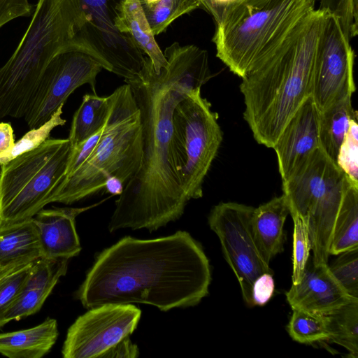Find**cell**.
<instances>
[{
  "label": "cell",
  "instance_id": "6da1fadb",
  "mask_svg": "<svg viewBox=\"0 0 358 358\" xmlns=\"http://www.w3.org/2000/svg\"><path fill=\"white\" fill-rule=\"evenodd\" d=\"M167 65L159 73L148 57L139 75L124 80L141 111L143 153L141 165L115 201L108 230L156 231L179 219L189 201L177 174L172 143L175 106L199 85L196 64L185 51L165 49Z\"/></svg>",
  "mask_w": 358,
  "mask_h": 358
},
{
  "label": "cell",
  "instance_id": "7a4b0ae2",
  "mask_svg": "<svg viewBox=\"0 0 358 358\" xmlns=\"http://www.w3.org/2000/svg\"><path fill=\"white\" fill-rule=\"evenodd\" d=\"M209 260L188 232L121 238L95 258L76 296L86 308L144 303L160 310L197 305L208 294Z\"/></svg>",
  "mask_w": 358,
  "mask_h": 358
},
{
  "label": "cell",
  "instance_id": "3957f363",
  "mask_svg": "<svg viewBox=\"0 0 358 358\" xmlns=\"http://www.w3.org/2000/svg\"><path fill=\"white\" fill-rule=\"evenodd\" d=\"M329 13L320 8L310 11L241 78L243 117L259 144L272 148L288 120L310 96Z\"/></svg>",
  "mask_w": 358,
  "mask_h": 358
},
{
  "label": "cell",
  "instance_id": "277c9868",
  "mask_svg": "<svg viewBox=\"0 0 358 358\" xmlns=\"http://www.w3.org/2000/svg\"><path fill=\"white\" fill-rule=\"evenodd\" d=\"M110 109L102 133L84 163L66 177L50 203L72 204L104 189L114 176L124 185L138 169L143 153L141 111L131 87L126 83L108 96Z\"/></svg>",
  "mask_w": 358,
  "mask_h": 358
},
{
  "label": "cell",
  "instance_id": "5b68a950",
  "mask_svg": "<svg viewBox=\"0 0 358 358\" xmlns=\"http://www.w3.org/2000/svg\"><path fill=\"white\" fill-rule=\"evenodd\" d=\"M71 22L66 0H38L20 42L0 67V120L24 117L48 64L69 48Z\"/></svg>",
  "mask_w": 358,
  "mask_h": 358
},
{
  "label": "cell",
  "instance_id": "8992f818",
  "mask_svg": "<svg viewBox=\"0 0 358 358\" xmlns=\"http://www.w3.org/2000/svg\"><path fill=\"white\" fill-rule=\"evenodd\" d=\"M317 0H240L216 24L217 57L243 78L314 10Z\"/></svg>",
  "mask_w": 358,
  "mask_h": 358
},
{
  "label": "cell",
  "instance_id": "52a82bcc",
  "mask_svg": "<svg viewBox=\"0 0 358 358\" xmlns=\"http://www.w3.org/2000/svg\"><path fill=\"white\" fill-rule=\"evenodd\" d=\"M350 184L320 147L282 181L289 214L307 226L315 264H328L334 223Z\"/></svg>",
  "mask_w": 358,
  "mask_h": 358
},
{
  "label": "cell",
  "instance_id": "ba28073f",
  "mask_svg": "<svg viewBox=\"0 0 358 358\" xmlns=\"http://www.w3.org/2000/svg\"><path fill=\"white\" fill-rule=\"evenodd\" d=\"M71 145L48 138L0 164V227L33 218L65 178Z\"/></svg>",
  "mask_w": 358,
  "mask_h": 358
},
{
  "label": "cell",
  "instance_id": "9c48e42d",
  "mask_svg": "<svg viewBox=\"0 0 358 358\" xmlns=\"http://www.w3.org/2000/svg\"><path fill=\"white\" fill-rule=\"evenodd\" d=\"M68 1L72 21L69 49L89 54L124 80L138 76L145 57L131 36L115 26L124 0Z\"/></svg>",
  "mask_w": 358,
  "mask_h": 358
},
{
  "label": "cell",
  "instance_id": "30bf717a",
  "mask_svg": "<svg viewBox=\"0 0 358 358\" xmlns=\"http://www.w3.org/2000/svg\"><path fill=\"white\" fill-rule=\"evenodd\" d=\"M218 115L201 94L190 91L172 114V143L178 176L187 199L203 196V183L222 141Z\"/></svg>",
  "mask_w": 358,
  "mask_h": 358
},
{
  "label": "cell",
  "instance_id": "8fae6325",
  "mask_svg": "<svg viewBox=\"0 0 358 358\" xmlns=\"http://www.w3.org/2000/svg\"><path fill=\"white\" fill-rule=\"evenodd\" d=\"M254 207L235 202H221L210 210L208 222L218 236L222 252L239 282L243 299L254 307L251 290L262 274L273 275L255 243L251 226Z\"/></svg>",
  "mask_w": 358,
  "mask_h": 358
},
{
  "label": "cell",
  "instance_id": "7c38bea8",
  "mask_svg": "<svg viewBox=\"0 0 358 358\" xmlns=\"http://www.w3.org/2000/svg\"><path fill=\"white\" fill-rule=\"evenodd\" d=\"M103 69L91 55L76 50L58 52L46 67L29 108L24 116L28 127L46 123L78 87L89 84L96 94V76Z\"/></svg>",
  "mask_w": 358,
  "mask_h": 358
},
{
  "label": "cell",
  "instance_id": "4fadbf2b",
  "mask_svg": "<svg viewBox=\"0 0 358 358\" xmlns=\"http://www.w3.org/2000/svg\"><path fill=\"white\" fill-rule=\"evenodd\" d=\"M141 311L133 304H103L90 308L69 328L64 358H101L136 329Z\"/></svg>",
  "mask_w": 358,
  "mask_h": 358
},
{
  "label": "cell",
  "instance_id": "5bb4252c",
  "mask_svg": "<svg viewBox=\"0 0 358 358\" xmlns=\"http://www.w3.org/2000/svg\"><path fill=\"white\" fill-rule=\"evenodd\" d=\"M338 18L329 13L315 59L311 95L320 111L352 97L355 54Z\"/></svg>",
  "mask_w": 358,
  "mask_h": 358
},
{
  "label": "cell",
  "instance_id": "9a60e30c",
  "mask_svg": "<svg viewBox=\"0 0 358 358\" xmlns=\"http://www.w3.org/2000/svg\"><path fill=\"white\" fill-rule=\"evenodd\" d=\"M320 113L312 97H308L288 120L273 146L282 181L320 147Z\"/></svg>",
  "mask_w": 358,
  "mask_h": 358
},
{
  "label": "cell",
  "instance_id": "2e32d148",
  "mask_svg": "<svg viewBox=\"0 0 358 358\" xmlns=\"http://www.w3.org/2000/svg\"><path fill=\"white\" fill-rule=\"evenodd\" d=\"M292 309L329 315L352 298L329 270L328 264H315L309 257L298 283L286 292Z\"/></svg>",
  "mask_w": 358,
  "mask_h": 358
},
{
  "label": "cell",
  "instance_id": "e0dca14e",
  "mask_svg": "<svg viewBox=\"0 0 358 358\" xmlns=\"http://www.w3.org/2000/svg\"><path fill=\"white\" fill-rule=\"evenodd\" d=\"M83 208L42 209L34 217L39 237L42 257L70 259L81 251L76 229V217L102 203Z\"/></svg>",
  "mask_w": 358,
  "mask_h": 358
},
{
  "label": "cell",
  "instance_id": "ac0fdd59",
  "mask_svg": "<svg viewBox=\"0 0 358 358\" xmlns=\"http://www.w3.org/2000/svg\"><path fill=\"white\" fill-rule=\"evenodd\" d=\"M69 259L41 258L37 261L20 293L3 314L0 327L38 312L59 278L67 271Z\"/></svg>",
  "mask_w": 358,
  "mask_h": 358
},
{
  "label": "cell",
  "instance_id": "d6986e66",
  "mask_svg": "<svg viewBox=\"0 0 358 358\" xmlns=\"http://www.w3.org/2000/svg\"><path fill=\"white\" fill-rule=\"evenodd\" d=\"M41 258L33 218L0 227V278Z\"/></svg>",
  "mask_w": 358,
  "mask_h": 358
},
{
  "label": "cell",
  "instance_id": "ffe728a7",
  "mask_svg": "<svg viewBox=\"0 0 358 358\" xmlns=\"http://www.w3.org/2000/svg\"><path fill=\"white\" fill-rule=\"evenodd\" d=\"M289 214V206L283 194L254 208L251 218L253 236L259 252L268 264L283 251L284 224Z\"/></svg>",
  "mask_w": 358,
  "mask_h": 358
},
{
  "label": "cell",
  "instance_id": "44dd1931",
  "mask_svg": "<svg viewBox=\"0 0 358 358\" xmlns=\"http://www.w3.org/2000/svg\"><path fill=\"white\" fill-rule=\"evenodd\" d=\"M59 335L57 320L47 318L36 327L0 334V353L9 358H41Z\"/></svg>",
  "mask_w": 358,
  "mask_h": 358
},
{
  "label": "cell",
  "instance_id": "7402d4cb",
  "mask_svg": "<svg viewBox=\"0 0 358 358\" xmlns=\"http://www.w3.org/2000/svg\"><path fill=\"white\" fill-rule=\"evenodd\" d=\"M115 26L119 31L131 36L136 45L149 57L157 73L166 66L167 60L155 41L140 0H124Z\"/></svg>",
  "mask_w": 358,
  "mask_h": 358
},
{
  "label": "cell",
  "instance_id": "603a6c76",
  "mask_svg": "<svg viewBox=\"0 0 358 358\" xmlns=\"http://www.w3.org/2000/svg\"><path fill=\"white\" fill-rule=\"evenodd\" d=\"M351 99L347 97L335 102L320 113V148L336 164L339 148L348 131L350 122L357 117Z\"/></svg>",
  "mask_w": 358,
  "mask_h": 358
},
{
  "label": "cell",
  "instance_id": "cb8c5ba5",
  "mask_svg": "<svg viewBox=\"0 0 358 358\" xmlns=\"http://www.w3.org/2000/svg\"><path fill=\"white\" fill-rule=\"evenodd\" d=\"M110 109L108 96L85 94L74 113L68 139L76 147L100 131L104 126Z\"/></svg>",
  "mask_w": 358,
  "mask_h": 358
},
{
  "label": "cell",
  "instance_id": "d4e9b609",
  "mask_svg": "<svg viewBox=\"0 0 358 358\" xmlns=\"http://www.w3.org/2000/svg\"><path fill=\"white\" fill-rule=\"evenodd\" d=\"M358 248V187L350 184L345 193L331 235L329 255Z\"/></svg>",
  "mask_w": 358,
  "mask_h": 358
},
{
  "label": "cell",
  "instance_id": "484cf974",
  "mask_svg": "<svg viewBox=\"0 0 358 358\" xmlns=\"http://www.w3.org/2000/svg\"><path fill=\"white\" fill-rule=\"evenodd\" d=\"M330 339L345 348L350 356H358V298H352L329 315H327Z\"/></svg>",
  "mask_w": 358,
  "mask_h": 358
},
{
  "label": "cell",
  "instance_id": "4316f807",
  "mask_svg": "<svg viewBox=\"0 0 358 358\" xmlns=\"http://www.w3.org/2000/svg\"><path fill=\"white\" fill-rule=\"evenodd\" d=\"M286 329L292 340L302 344L329 341L331 336L327 315L299 309H292Z\"/></svg>",
  "mask_w": 358,
  "mask_h": 358
},
{
  "label": "cell",
  "instance_id": "83f0119b",
  "mask_svg": "<svg viewBox=\"0 0 358 358\" xmlns=\"http://www.w3.org/2000/svg\"><path fill=\"white\" fill-rule=\"evenodd\" d=\"M141 4L154 36L164 32L182 15L201 7L198 0H158Z\"/></svg>",
  "mask_w": 358,
  "mask_h": 358
},
{
  "label": "cell",
  "instance_id": "f1b7e54d",
  "mask_svg": "<svg viewBox=\"0 0 358 358\" xmlns=\"http://www.w3.org/2000/svg\"><path fill=\"white\" fill-rule=\"evenodd\" d=\"M338 255L329 265V270L351 297L358 298V248Z\"/></svg>",
  "mask_w": 358,
  "mask_h": 358
},
{
  "label": "cell",
  "instance_id": "f546056e",
  "mask_svg": "<svg viewBox=\"0 0 358 358\" xmlns=\"http://www.w3.org/2000/svg\"><path fill=\"white\" fill-rule=\"evenodd\" d=\"M336 164L348 176L352 184L358 187L357 117L350 122L348 131L338 152Z\"/></svg>",
  "mask_w": 358,
  "mask_h": 358
},
{
  "label": "cell",
  "instance_id": "4dcf8cb0",
  "mask_svg": "<svg viewBox=\"0 0 358 358\" xmlns=\"http://www.w3.org/2000/svg\"><path fill=\"white\" fill-rule=\"evenodd\" d=\"M318 8L336 16L342 30L350 41L358 34V0H319Z\"/></svg>",
  "mask_w": 358,
  "mask_h": 358
},
{
  "label": "cell",
  "instance_id": "1f68e13d",
  "mask_svg": "<svg viewBox=\"0 0 358 358\" xmlns=\"http://www.w3.org/2000/svg\"><path fill=\"white\" fill-rule=\"evenodd\" d=\"M64 105L62 104L59 106L46 123L40 127L30 129L29 131L15 143L14 148L9 155L5 159L3 163L24 152L36 148L49 138L50 132L55 127L64 125L66 120L62 117Z\"/></svg>",
  "mask_w": 358,
  "mask_h": 358
},
{
  "label": "cell",
  "instance_id": "d6a6232c",
  "mask_svg": "<svg viewBox=\"0 0 358 358\" xmlns=\"http://www.w3.org/2000/svg\"><path fill=\"white\" fill-rule=\"evenodd\" d=\"M293 233V272L292 284L299 282L305 269L311 250V243L307 226L298 216L292 217Z\"/></svg>",
  "mask_w": 358,
  "mask_h": 358
},
{
  "label": "cell",
  "instance_id": "836d02e7",
  "mask_svg": "<svg viewBox=\"0 0 358 358\" xmlns=\"http://www.w3.org/2000/svg\"><path fill=\"white\" fill-rule=\"evenodd\" d=\"M35 263L0 278V320L20 293Z\"/></svg>",
  "mask_w": 358,
  "mask_h": 358
},
{
  "label": "cell",
  "instance_id": "e575fe53",
  "mask_svg": "<svg viewBox=\"0 0 358 358\" xmlns=\"http://www.w3.org/2000/svg\"><path fill=\"white\" fill-rule=\"evenodd\" d=\"M102 130L103 128L79 145L71 148L65 178L76 171L87 159L99 140Z\"/></svg>",
  "mask_w": 358,
  "mask_h": 358
},
{
  "label": "cell",
  "instance_id": "d590c367",
  "mask_svg": "<svg viewBox=\"0 0 358 358\" xmlns=\"http://www.w3.org/2000/svg\"><path fill=\"white\" fill-rule=\"evenodd\" d=\"M32 11L29 0H0V28L16 18L30 16Z\"/></svg>",
  "mask_w": 358,
  "mask_h": 358
},
{
  "label": "cell",
  "instance_id": "8d00e7d4",
  "mask_svg": "<svg viewBox=\"0 0 358 358\" xmlns=\"http://www.w3.org/2000/svg\"><path fill=\"white\" fill-rule=\"evenodd\" d=\"M273 275L264 273L252 283L251 295L254 306L265 305L272 297L275 290Z\"/></svg>",
  "mask_w": 358,
  "mask_h": 358
},
{
  "label": "cell",
  "instance_id": "74e56055",
  "mask_svg": "<svg viewBox=\"0 0 358 358\" xmlns=\"http://www.w3.org/2000/svg\"><path fill=\"white\" fill-rule=\"evenodd\" d=\"M138 355V346L127 336L108 349L101 358H136Z\"/></svg>",
  "mask_w": 358,
  "mask_h": 358
},
{
  "label": "cell",
  "instance_id": "f35d334b",
  "mask_svg": "<svg viewBox=\"0 0 358 358\" xmlns=\"http://www.w3.org/2000/svg\"><path fill=\"white\" fill-rule=\"evenodd\" d=\"M218 24L230 9L240 0H198Z\"/></svg>",
  "mask_w": 358,
  "mask_h": 358
},
{
  "label": "cell",
  "instance_id": "ab89813d",
  "mask_svg": "<svg viewBox=\"0 0 358 358\" xmlns=\"http://www.w3.org/2000/svg\"><path fill=\"white\" fill-rule=\"evenodd\" d=\"M15 145L13 129L11 124L0 122V164L4 162Z\"/></svg>",
  "mask_w": 358,
  "mask_h": 358
},
{
  "label": "cell",
  "instance_id": "60d3db41",
  "mask_svg": "<svg viewBox=\"0 0 358 358\" xmlns=\"http://www.w3.org/2000/svg\"><path fill=\"white\" fill-rule=\"evenodd\" d=\"M104 189L108 193L120 195L124 189V185L119 178L111 176L106 180Z\"/></svg>",
  "mask_w": 358,
  "mask_h": 358
},
{
  "label": "cell",
  "instance_id": "b9f144b4",
  "mask_svg": "<svg viewBox=\"0 0 358 358\" xmlns=\"http://www.w3.org/2000/svg\"><path fill=\"white\" fill-rule=\"evenodd\" d=\"M158 0H140L141 3H152Z\"/></svg>",
  "mask_w": 358,
  "mask_h": 358
}]
</instances>
